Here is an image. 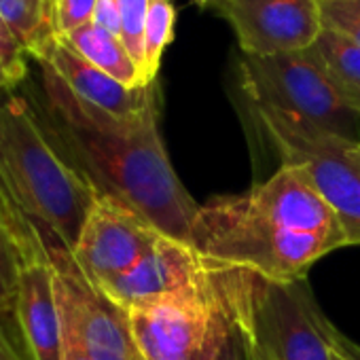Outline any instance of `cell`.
Listing matches in <instances>:
<instances>
[{"label": "cell", "mask_w": 360, "mask_h": 360, "mask_svg": "<svg viewBox=\"0 0 360 360\" xmlns=\"http://www.w3.org/2000/svg\"><path fill=\"white\" fill-rule=\"evenodd\" d=\"M240 85L250 106L271 108L322 131L360 140V115L352 110L311 49L274 56H240Z\"/></svg>", "instance_id": "obj_6"}, {"label": "cell", "mask_w": 360, "mask_h": 360, "mask_svg": "<svg viewBox=\"0 0 360 360\" xmlns=\"http://www.w3.org/2000/svg\"><path fill=\"white\" fill-rule=\"evenodd\" d=\"M43 231L62 322L77 335L94 360H142L129 330L127 311L91 282L72 250L53 231L45 227Z\"/></svg>", "instance_id": "obj_8"}, {"label": "cell", "mask_w": 360, "mask_h": 360, "mask_svg": "<svg viewBox=\"0 0 360 360\" xmlns=\"http://www.w3.org/2000/svg\"><path fill=\"white\" fill-rule=\"evenodd\" d=\"M15 85H20V81L13 77V72L7 68V64L0 60V91L3 89H13Z\"/></svg>", "instance_id": "obj_28"}, {"label": "cell", "mask_w": 360, "mask_h": 360, "mask_svg": "<svg viewBox=\"0 0 360 360\" xmlns=\"http://www.w3.org/2000/svg\"><path fill=\"white\" fill-rule=\"evenodd\" d=\"M64 39L87 62H91L94 66H98L100 70H104L106 75H110L119 83H123V85H127L131 89L148 85L144 81V77H142V70L138 68L131 53L127 51L125 43L119 37L110 34L108 30L100 28L96 22L85 24L83 28L70 32Z\"/></svg>", "instance_id": "obj_15"}, {"label": "cell", "mask_w": 360, "mask_h": 360, "mask_svg": "<svg viewBox=\"0 0 360 360\" xmlns=\"http://www.w3.org/2000/svg\"><path fill=\"white\" fill-rule=\"evenodd\" d=\"M24 259L11 238L0 229V314L15 309Z\"/></svg>", "instance_id": "obj_19"}, {"label": "cell", "mask_w": 360, "mask_h": 360, "mask_svg": "<svg viewBox=\"0 0 360 360\" xmlns=\"http://www.w3.org/2000/svg\"><path fill=\"white\" fill-rule=\"evenodd\" d=\"M0 360H32L22 341L13 311L0 314Z\"/></svg>", "instance_id": "obj_23"}, {"label": "cell", "mask_w": 360, "mask_h": 360, "mask_svg": "<svg viewBox=\"0 0 360 360\" xmlns=\"http://www.w3.org/2000/svg\"><path fill=\"white\" fill-rule=\"evenodd\" d=\"M210 271L212 263L198 250L163 233L134 267L98 286L115 305L127 311L138 303L195 288L208 280Z\"/></svg>", "instance_id": "obj_11"}, {"label": "cell", "mask_w": 360, "mask_h": 360, "mask_svg": "<svg viewBox=\"0 0 360 360\" xmlns=\"http://www.w3.org/2000/svg\"><path fill=\"white\" fill-rule=\"evenodd\" d=\"M195 3H198V5H200V7H204V5H206V3H208V0H195Z\"/></svg>", "instance_id": "obj_30"}, {"label": "cell", "mask_w": 360, "mask_h": 360, "mask_svg": "<svg viewBox=\"0 0 360 360\" xmlns=\"http://www.w3.org/2000/svg\"><path fill=\"white\" fill-rule=\"evenodd\" d=\"M233 30L244 56L307 49L322 30L318 0H208Z\"/></svg>", "instance_id": "obj_10"}, {"label": "cell", "mask_w": 360, "mask_h": 360, "mask_svg": "<svg viewBox=\"0 0 360 360\" xmlns=\"http://www.w3.org/2000/svg\"><path fill=\"white\" fill-rule=\"evenodd\" d=\"M238 303H240V295H238ZM212 360H257V354L252 349V343L248 339V333L240 320V309H238V320L231 326L225 343L221 345V349L217 352V356Z\"/></svg>", "instance_id": "obj_24"}, {"label": "cell", "mask_w": 360, "mask_h": 360, "mask_svg": "<svg viewBox=\"0 0 360 360\" xmlns=\"http://www.w3.org/2000/svg\"><path fill=\"white\" fill-rule=\"evenodd\" d=\"M309 49L341 100L360 115V43L337 30L322 28Z\"/></svg>", "instance_id": "obj_14"}, {"label": "cell", "mask_w": 360, "mask_h": 360, "mask_svg": "<svg viewBox=\"0 0 360 360\" xmlns=\"http://www.w3.org/2000/svg\"><path fill=\"white\" fill-rule=\"evenodd\" d=\"M119 13H121V41L125 43L127 51L131 53L134 62L138 64L144 77V22L148 13V0H119Z\"/></svg>", "instance_id": "obj_18"}, {"label": "cell", "mask_w": 360, "mask_h": 360, "mask_svg": "<svg viewBox=\"0 0 360 360\" xmlns=\"http://www.w3.org/2000/svg\"><path fill=\"white\" fill-rule=\"evenodd\" d=\"M176 9L172 0H148V13L144 22V77L157 83V72L167 45L174 41Z\"/></svg>", "instance_id": "obj_17"}, {"label": "cell", "mask_w": 360, "mask_h": 360, "mask_svg": "<svg viewBox=\"0 0 360 360\" xmlns=\"http://www.w3.org/2000/svg\"><path fill=\"white\" fill-rule=\"evenodd\" d=\"M163 233L136 208L112 193L94 200L72 255L94 284L134 267Z\"/></svg>", "instance_id": "obj_9"}, {"label": "cell", "mask_w": 360, "mask_h": 360, "mask_svg": "<svg viewBox=\"0 0 360 360\" xmlns=\"http://www.w3.org/2000/svg\"><path fill=\"white\" fill-rule=\"evenodd\" d=\"M330 345H333V343H330ZM333 360H349V358H347L345 354H341V352L333 345Z\"/></svg>", "instance_id": "obj_29"}, {"label": "cell", "mask_w": 360, "mask_h": 360, "mask_svg": "<svg viewBox=\"0 0 360 360\" xmlns=\"http://www.w3.org/2000/svg\"><path fill=\"white\" fill-rule=\"evenodd\" d=\"M26 51L15 39V34L9 30V26L0 18V60L7 64V68L13 72V77L22 83L28 77V64H26Z\"/></svg>", "instance_id": "obj_22"}, {"label": "cell", "mask_w": 360, "mask_h": 360, "mask_svg": "<svg viewBox=\"0 0 360 360\" xmlns=\"http://www.w3.org/2000/svg\"><path fill=\"white\" fill-rule=\"evenodd\" d=\"M0 169L24 212L72 250L100 191L68 153L45 108L11 89L0 91Z\"/></svg>", "instance_id": "obj_3"}, {"label": "cell", "mask_w": 360, "mask_h": 360, "mask_svg": "<svg viewBox=\"0 0 360 360\" xmlns=\"http://www.w3.org/2000/svg\"><path fill=\"white\" fill-rule=\"evenodd\" d=\"M328 337H330V343H333L341 354H345L349 360H360V345H356V343L349 341L345 335H341L333 324L328 326Z\"/></svg>", "instance_id": "obj_27"}, {"label": "cell", "mask_w": 360, "mask_h": 360, "mask_svg": "<svg viewBox=\"0 0 360 360\" xmlns=\"http://www.w3.org/2000/svg\"><path fill=\"white\" fill-rule=\"evenodd\" d=\"M98 0H53L56 5V26L62 37L83 28L94 22Z\"/></svg>", "instance_id": "obj_21"}, {"label": "cell", "mask_w": 360, "mask_h": 360, "mask_svg": "<svg viewBox=\"0 0 360 360\" xmlns=\"http://www.w3.org/2000/svg\"><path fill=\"white\" fill-rule=\"evenodd\" d=\"M39 66L43 108L98 191L117 195L161 233L187 242L200 204L172 167L159 131V104L136 117H115L77 98L49 66Z\"/></svg>", "instance_id": "obj_2"}, {"label": "cell", "mask_w": 360, "mask_h": 360, "mask_svg": "<svg viewBox=\"0 0 360 360\" xmlns=\"http://www.w3.org/2000/svg\"><path fill=\"white\" fill-rule=\"evenodd\" d=\"M62 360H94L87 354V349L81 345L77 335L64 322H62Z\"/></svg>", "instance_id": "obj_26"}, {"label": "cell", "mask_w": 360, "mask_h": 360, "mask_svg": "<svg viewBox=\"0 0 360 360\" xmlns=\"http://www.w3.org/2000/svg\"><path fill=\"white\" fill-rule=\"evenodd\" d=\"M240 320L257 360H333L330 322L305 278L271 282L240 269Z\"/></svg>", "instance_id": "obj_7"}, {"label": "cell", "mask_w": 360, "mask_h": 360, "mask_svg": "<svg viewBox=\"0 0 360 360\" xmlns=\"http://www.w3.org/2000/svg\"><path fill=\"white\" fill-rule=\"evenodd\" d=\"M30 58L49 66L77 98L115 117H136L159 104L157 83L138 89L119 83L87 62L62 34L49 37Z\"/></svg>", "instance_id": "obj_12"}, {"label": "cell", "mask_w": 360, "mask_h": 360, "mask_svg": "<svg viewBox=\"0 0 360 360\" xmlns=\"http://www.w3.org/2000/svg\"><path fill=\"white\" fill-rule=\"evenodd\" d=\"M13 314L32 360H62V316L49 257L22 267Z\"/></svg>", "instance_id": "obj_13"}, {"label": "cell", "mask_w": 360, "mask_h": 360, "mask_svg": "<svg viewBox=\"0 0 360 360\" xmlns=\"http://www.w3.org/2000/svg\"><path fill=\"white\" fill-rule=\"evenodd\" d=\"M0 18L28 56H32L49 37L60 34L53 0H0Z\"/></svg>", "instance_id": "obj_16"}, {"label": "cell", "mask_w": 360, "mask_h": 360, "mask_svg": "<svg viewBox=\"0 0 360 360\" xmlns=\"http://www.w3.org/2000/svg\"><path fill=\"white\" fill-rule=\"evenodd\" d=\"M187 244L206 261L271 282L303 280L324 255L347 246L333 208L292 167L200 206Z\"/></svg>", "instance_id": "obj_1"}, {"label": "cell", "mask_w": 360, "mask_h": 360, "mask_svg": "<svg viewBox=\"0 0 360 360\" xmlns=\"http://www.w3.org/2000/svg\"><path fill=\"white\" fill-rule=\"evenodd\" d=\"M238 295L240 269L212 263L204 284L134 305L127 320L140 358L212 360L238 320Z\"/></svg>", "instance_id": "obj_4"}, {"label": "cell", "mask_w": 360, "mask_h": 360, "mask_svg": "<svg viewBox=\"0 0 360 360\" xmlns=\"http://www.w3.org/2000/svg\"><path fill=\"white\" fill-rule=\"evenodd\" d=\"M94 22L108 30L110 34L121 39V13H119V0H98Z\"/></svg>", "instance_id": "obj_25"}, {"label": "cell", "mask_w": 360, "mask_h": 360, "mask_svg": "<svg viewBox=\"0 0 360 360\" xmlns=\"http://www.w3.org/2000/svg\"><path fill=\"white\" fill-rule=\"evenodd\" d=\"M250 108L280 165L297 169L333 208L347 246L360 244V140L322 131L271 108Z\"/></svg>", "instance_id": "obj_5"}, {"label": "cell", "mask_w": 360, "mask_h": 360, "mask_svg": "<svg viewBox=\"0 0 360 360\" xmlns=\"http://www.w3.org/2000/svg\"><path fill=\"white\" fill-rule=\"evenodd\" d=\"M322 28L337 30L360 43V0H318Z\"/></svg>", "instance_id": "obj_20"}]
</instances>
